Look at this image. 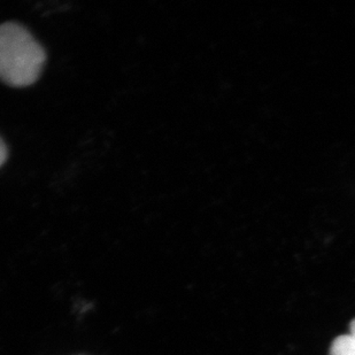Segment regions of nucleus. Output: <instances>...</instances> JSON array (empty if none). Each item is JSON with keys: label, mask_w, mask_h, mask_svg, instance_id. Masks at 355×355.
Returning a JSON list of instances; mask_svg holds the SVG:
<instances>
[{"label": "nucleus", "mask_w": 355, "mask_h": 355, "mask_svg": "<svg viewBox=\"0 0 355 355\" xmlns=\"http://www.w3.org/2000/svg\"><path fill=\"white\" fill-rule=\"evenodd\" d=\"M46 53L28 29L7 22L0 26V80L14 87L34 84L43 71Z\"/></svg>", "instance_id": "obj_1"}, {"label": "nucleus", "mask_w": 355, "mask_h": 355, "mask_svg": "<svg viewBox=\"0 0 355 355\" xmlns=\"http://www.w3.org/2000/svg\"><path fill=\"white\" fill-rule=\"evenodd\" d=\"M7 155H8V152H7L6 144H5L3 139L0 138V167L6 162Z\"/></svg>", "instance_id": "obj_3"}, {"label": "nucleus", "mask_w": 355, "mask_h": 355, "mask_svg": "<svg viewBox=\"0 0 355 355\" xmlns=\"http://www.w3.org/2000/svg\"><path fill=\"white\" fill-rule=\"evenodd\" d=\"M329 355H355V337L339 336L332 342Z\"/></svg>", "instance_id": "obj_2"}, {"label": "nucleus", "mask_w": 355, "mask_h": 355, "mask_svg": "<svg viewBox=\"0 0 355 355\" xmlns=\"http://www.w3.org/2000/svg\"><path fill=\"white\" fill-rule=\"evenodd\" d=\"M349 335H352L353 337H355V318L351 322V324H349Z\"/></svg>", "instance_id": "obj_4"}]
</instances>
